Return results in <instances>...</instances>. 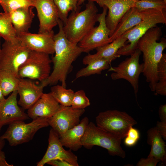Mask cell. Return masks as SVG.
<instances>
[{
    "instance_id": "1",
    "label": "cell",
    "mask_w": 166,
    "mask_h": 166,
    "mask_svg": "<svg viewBox=\"0 0 166 166\" xmlns=\"http://www.w3.org/2000/svg\"><path fill=\"white\" fill-rule=\"evenodd\" d=\"M58 25L59 31L54 37L55 55L51 60L53 69L48 78L43 81L46 86L59 81L66 87V79L72 64L83 51L77 44L67 38L63 30V24L60 19Z\"/></svg>"
},
{
    "instance_id": "2",
    "label": "cell",
    "mask_w": 166,
    "mask_h": 166,
    "mask_svg": "<svg viewBox=\"0 0 166 166\" xmlns=\"http://www.w3.org/2000/svg\"><path fill=\"white\" fill-rule=\"evenodd\" d=\"M160 27L155 26L149 29L139 40L138 48L142 53L144 68L143 73L149 83L151 91H154L158 81L157 68L166 48V40L162 38Z\"/></svg>"
},
{
    "instance_id": "3",
    "label": "cell",
    "mask_w": 166,
    "mask_h": 166,
    "mask_svg": "<svg viewBox=\"0 0 166 166\" xmlns=\"http://www.w3.org/2000/svg\"><path fill=\"white\" fill-rule=\"evenodd\" d=\"M98 11L95 2L88 1L84 10L72 11L63 26L67 38L77 44L94 27Z\"/></svg>"
},
{
    "instance_id": "4",
    "label": "cell",
    "mask_w": 166,
    "mask_h": 166,
    "mask_svg": "<svg viewBox=\"0 0 166 166\" xmlns=\"http://www.w3.org/2000/svg\"><path fill=\"white\" fill-rule=\"evenodd\" d=\"M146 10L143 19L122 35L127 41L124 46L118 52L117 54L120 56L130 55L137 48L139 40L149 29L156 26L158 24H166V10L155 9Z\"/></svg>"
},
{
    "instance_id": "5",
    "label": "cell",
    "mask_w": 166,
    "mask_h": 166,
    "mask_svg": "<svg viewBox=\"0 0 166 166\" xmlns=\"http://www.w3.org/2000/svg\"><path fill=\"white\" fill-rule=\"evenodd\" d=\"M122 140L91 122L81 138V142L86 148L90 149L94 146H99L107 149L110 155L124 158L126 153L121 146Z\"/></svg>"
},
{
    "instance_id": "6",
    "label": "cell",
    "mask_w": 166,
    "mask_h": 166,
    "mask_svg": "<svg viewBox=\"0 0 166 166\" xmlns=\"http://www.w3.org/2000/svg\"><path fill=\"white\" fill-rule=\"evenodd\" d=\"M95 119L97 126L122 139L126 136L130 128L137 124L126 113L116 110L100 112Z\"/></svg>"
},
{
    "instance_id": "7",
    "label": "cell",
    "mask_w": 166,
    "mask_h": 166,
    "mask_svg": "<svg viewBox=\"0 0 166 166\" xmlns=\"http://www.w3.org/2000/svg\"><path fill=\"white\" fill-rule=\"evenodd\" d=\"M49 126L48 119L40 118L25 123L23 121H14L9 124L1 137L6 140L11 146H14L31 140L40 129Z\"/></svg>"
},
{
    "instance_id": "8",
    "label": "cell",
    "mask_w": 166,
    "mask_h": 166,
    "mask_svg": "<svg viewBox=\"0 0 166 166\" xmlns=\"http://www.w3.org/2000/svg\"><path fill=\"white\" fill-rule=\"evenodd\" d=\"M51 62L49 54L31 51L26 60L19 68L18 77L41 82L45 80L50 74Z\"/></svg>"
},
{
    "instance_id": "9",
    "label": "cell",
    "mask_w": 166,
    "mask_h": 166,
    "mask_svg": "<svg viewBox=\"0 0 166 166\" xmlns=\"http://www.w3.org/2000/svg\"><path fill=\"white\" fill-rule=\"evenodd\" d=\"M141 51L136 48L130 57L121 62L117 66H110L109 71H113L111 75L113 80L124 79L128 81L132 87L136 98L139 90V76L143 73V63L140 64L139 57Z\"/></svg>"
},
{
    "instance_id": "10",
    "label": "cell",
    "mask_w": 166,
    "mask_h": 166,
    "mask_svg": "<svg viewBox=\"0 0 166 166\" xmlns=\"http://www.w3.org/2000/svg\"><path fill=\"white\" fill-rule=\"evenodd\" d=\"M31 51L19 40L14 43L5 41L0 53V70L9 71L19 77V68Z\"/></svg>"
},
{
    "instance_id": "11",
    "label": "cell",
    "mask_w": 166,
    "mask_h": 166,
    "mask_svg": "<svg viewBox=\"0 0 166 166\" xmlns=\"http://www.w3.org/2000/svg\"><path fill=\"white\" fill-rule=\"evenodd\" d=\"M102 7V12L97 16L99 25L93 28L77 44L83 52L89 53L112 42L110 38V31L105 22L108 9L105 6Z\"/></svg>"
},
{
    "instance_id": "12",
    "label": "cell",
    "mask_w": 166,
    "mask_h": 166,
    "mask_svg": "<svg viewBox=\"0 0 166 166\" xmlns=\"http://www.w3.org/2000/svg\"><path fill=\"white\" fill-rule=\"evenodd\" d=\"M85 112V109H75L71 106L61 105L58 110L48 119L49 125L60 136L68 130L77 125L80 122V117Z\"/></svg>"
},
{
    "instance_id": "13",
    "label": "cell",
    "mask_w": 166,
    "mask_h": 166,
    "mask_svg": "<svg viewBox=\"0 0 166 166\" xmlns=\"http://www.w3.org/2000/svg\"><path fill=\"white\" fill-rule=\"evenodd\" d=\"M63 146L59 135L51 128L47 150L42 159L37 163V166H43L50 160L59 159L67 161L72 166H78L77 156L71 150H66Z\"/></svg>"
},
{
    "instance_id": "14",
    "label": "cell",
    "mask_w": 166,
    "mask_h": 166,
    "mask_svg": "<svg viewBox=\"0 0 166 166\" xmlns=\"http://www.w3.org/2000/svg\"><path fill=\"white\" fill-rule=\"evenodd\" d=\"M140 0H88L96 2L101 7H107L108 13L105 17V22L110 31V37L123 15Z\"/></svg>"
},
{
    "instance_id": "15",
    "label": "cell",
    "mask_w": 166,
    "mask_h": 166,
    "mask_svg": "<svg viewBox=\"0 0 166 166\" xmlns=\"http://www.w3.org/2000/svg\"><path fill=\"white\" fill-rule=\"evenodd\" d=\"M39 24L38 33L49 32L58 25L59 19L57 7L53 0H33Z\"/></svg>"
},
{
    "instance_id": "16",
    "label": "cell",
    "mask_w": 166,
    "mask_h": 166,
    "mask_svg": "<svg viewBox=\"0 0 166 166\" xmlns=\"http://www.w3.org/2000/svg\"><path fill=\"white\" fill-rule=\"evenodd\" d=\"M53 30L49 32L33 34L29 32L18 36L19 40L31 51L44 53L49 55L54 53V35Z\"/></svg>"
},
{
    "instance_id": "17",
    "label": "cell",
    "mask_w": 166,
    "mask_h": 166,
    "mask_svg": "<svg viewBox=\"0 0 166 166\" xmlns=\"http://www.w3.org/2000/svg\"><path fill=\"white\" fill-rule=\"evenodd\" d=\"M17 95V90L14 91L7 98L0 103V132L5 125L30 118L24 110L18 106Z\"/></svg>"
},
{
    "instance_id": "18",
    "label": "cell",
    "mask_w": 166,
    "mask_h": 166,
    "mask_svg": "<svg viewBox=\"0 0 166 166\" xmlns=\"http://www.w3.org/2000/svg\"><path fill=\"white\" fill-rule=\"evenodd\" d=\"M33 80L27 78H20L17 89L19 96L18 105L23 110H28L43 93V89L45 85L43 81L38 85Z\"/></svg>"
},
{
    "instance_id": "19",
    "label": "cell",
    "mask_w": 166,
    "mask_h": 166,
    "mask_svg": "<svg viewBox=\"0 0 166 166\" xmlns=\"http://www.w3.org/2000/svg\"><path fill=\"white\" fill-rule=\"evenodd\" d=\"M61 105L50 93H43L38 99L27 110V114L33 120L48 119L59 109Z\"/></svg>"
},
{
    "instance_id": "20",
    "label": "cell",
    "mask_w": 166,
    "mask_h": 166,
    "mask_svg": "<svg viewBox=\"0 0 166 166\" xmlns=\"http://www.w3.org/2000/svg\"><path fill=\"white\" fill-rule=\"evenodd\" d=\"M89 123L88 118L85 117L77 125L68 130L59 136L62 145L75 151L80 148L82 146L81 139Z\"/></svg>"
},
{
    "instance_id": "21",
    "label": "cell",
    "mask_w": 166,
    "mask_h": 166,
    "mask_svg": "<svg viewBox=\"0 0 166 166\" xmlns=\"http://www.w3.org/2000/svg\"><path fill=\"white\" fill-rule=\"evenodd\" d=\"M127 38L122 35L111 43L97 48L96 53L89 54L83 59V63L87 65L93 60L97 58L111 59L113 61L120 56L118 55V50L125 45Z\"/></svg>"
},
{
    "instance_id": "22",
    "label": "cell",
    "mask_w": 166,
    "mask_h": 166,
    "mask_svg": "<svg viewBox=\"0 0 166 166\" xmlns=\"http://www.w3.org/2000/svg\"><path fill=\"white\" fill-rule=\"evenodd\" d=\"M146 12V10H140L135 7L131 8L121 18L110 39L113 41L140 22L144 18Z\"/></svg>"
},
{
    "instance_id": "23",
    "label": "cell",
    "mask_w": 166,
    "mask_h": 166,
    "mask_svg": "<svg viewBox=\"0 0 166 166\" xmlns=\"http://www.w3.org/2000/svg\"><path fill=\"white\" fill-rule=\"evenodd\" d=\"M34 7L22 8L9 13L11 22L18 36L28 32L35 16Z\"/></svg>"
},
{
    "instance_id": "24",
    "label": "cell",
    "mask_w": 166,
    "mask_h": 166,
    "mask_svg": "<svg viewBox=\"0 0 166 166\" xmlns=\"http://www.w3.org/2000/svg\"><path fill=\"white\" fill-rule=\"evenodd\" d=\"M147 143L151 148L148 156H152L164 163H166L165 142L156 127L152 128L147 131Z\"/></svg>"
},
{
    "instance_id": "25",
    "label": "cell",
    "mask_w": 166,
    "mask_h": 166,
    "mask_svg": "<svg viewBox=\"0 0 166 166\" xmlns=\"http://www.w3.org/2000/svg\"><path fill=\"white\" fill-rule=\"evenodd\" d=\"M112 61L113 60L111 59H95L87 65V66L79 70L76 74L75 79L92 75L101 74L103 71L109 69Z\"/></svg>"
},
{
    "instance_id": "26",
    "label": "cell",
    "mask_w": 166,
    "mask_h": 166,
    "mask_svg": "<svg viewBox=\"0 0 166 166\" xmlns=\"http://www.w3.org/2000/svg\"><path fill=\"white\" fill-rule=\"evenodd\" d=\"M0 36L5 41L12 43L19 41L12 25L10 13H0Z\"/></svg>"
},
{
    "instance_id": "27",
    "label": "cell",
    "mask_w": 166,
    "mask_h": 166,
    "mask_svg": "<svg viewBox=\"0 0 166 166\" xmlns=\"http://www.w3.org/2000/svg\"><path fill=\"white\" fill-rule=\"evenodd\" d=\"M20 78L7 71L0 70V87L4 97L17 90Z\"/></svg>"
},
{
    "instance_id": "28",
    "label": "cell",
    "mask_w": 166,
    "mask_h": 166,
    "mask_svg": "<svg viewBox=\"0 0 166 166\" xmlns=\"http://www.w3.org/2000/svg\"><path fill=\"white\" fill-rule=\"evenodd\" d=\"M50 92L53 97L61 105L70 106L71 105L74 92L71 89H67L61 85L52 87Z\"/></svg>"
},
{
    "instance_id": "29",
    "label": "cell",
    "mask_w": 166,
    "mask_h": 166,
    "mask_svg": "<svg viewBox=\"0 0 166 166\" xmlns=\"http://www.w3.org/2000/svg\"><path fill=\"white\" fill-rule=\"evenodd\" d=\"M53 0L57 7L59 19L63 24L67 21L69 12L80 11V7L77 5L78 0Z\"/></svg>"
},
{
    "instance_id": "30",
    "label": "cell",
    "mask_w": 166,
    "mask_h": 166,
    "mask_svg": "<svg viewBox=\"0 0 166 166\" xmlns=\"http://www.w3.org/2000/svg\"><path fill=\"white\" fill-rule=\"evenodd\" d=\"M158 81L154 92L157 95H166V54L163 53L157 68Z\"/></svg>"
},
{
    "instance_id": "31",
    "label": "cell",
    "mask_w": 166,
    "mask_h": 166,
    "mask_svg": "<svg viewBox=\"0 0 166 166\" xmlns=\"http://www.w3.org/2000/svg\"><path fill=\"white\" fill-rule=\"evenodd\" d=\"M0 4L4 12L7 13L20 8L34 7L33 0H1Z\"/></svg>"
},
{
    "instance_id": "32",
    "label": "cell",
    "mask_w": 166,
    "mask_h": 166,
    "mask_svg": "<svg viewBox=\"0 0 166 166\" xmlns=\"http://www.w3.org/2000/svg\"><path fill=\"white\" fill-rule=\"evenodd\" d=\"M134 7L140 10L155 9L166 10V1L164 0H141L136 2Z\"/></svg>"
},
{
    "instance_id": "33",
    "label": "cell",
    "mask_w": 166,
    "mask_h": 166,
    "mask_svg": "<svg viewBox=\"0 0 166 166\" xmlns=\"http://www.w3.org/2000/svg\"><path fill=\"white\" fill-rule=\"evenodd\" d=\"M89 99L83 90L74 92L71 106L77 109H85L90 105Z\"/></svg>"
},
{
    "instance_id": "34",
    "label": "cell",
    "mask_w": 166,
    "mask_h": 166,
    "mask_svg": "<svg viewBox=\"0 0 166 166\" xmlns=\"http://www.w3.org/2000/svg\"><path fill=\"white\" fill-rule=\"evenodd\" d=\"M140 137L139 131L131 127L129 128L126 136L124 138V143L128 147H132L136 144Z\"/></svg>"
},
{
    "instance_id": "35",
    "label": "cell",
    "mask_w": 166,
    "mask_h": 166,
    "mask_svg": "<svg viewBox=\"0 0 166 166\" xmlns=\"http://www.w3.org/2000/svg\"><path fill=\"white\" fill-rule=\"evenodd\" d=\"M160 161L152 156H148L146 158H141L137 163V166H156Z\"/></svg>"
},
{
    "instance_id": "36",
    "label": "cell",
    "mask_w": 166,
    "mask_h": 166,
    "mask_svg": "<svg viewBox=\"0 0 166 166\" xmlns=\"http://www.w3.org/2000/svg\"><path fill=\"white\" fill-rule=\"evenodd\" d=\"M163 138L166 140V122L157 121L156 126Z\"/></svg>"
},
{
    "instance_id": "37",
    "label": "cell",
    "mask_w": 166,
    "mask_h": 166,
    "mask_svg": "<svg viewBox=\"0 0 166 166\" xmlns=\"http://www.w3.org/2000/svg\"><path fill=\"white\" fill-rule=\"evenodd\" d=\"M47 164L53 166H72L67 161L59 159L50 160Z\"/></svg>"
},
{
    "instance_id": "38",
    "label": "cell",
    "mask_w": 166,
    "mask_h": 166,
    "mask_svg": "<svg viewBox=\"0 0 166 166\" xmlns=\"http://www.w3.org/2000/svg\"><path fill=\"white\" fill-rule=\"evenodd\" d=\"M159 114L161 121L166 122V104L160 105L159 109Z\"/></svg>"
},
{
    "instance_id": "39",
    "label": "cell",
    "mask_w": 166,
    "mask_h": 166,
    "mask_svg": "<svg viewBox=\"0 0 166 166\" xmlns=\"http://www.w3.org/2000/svg\"><path fill=\"white\" fill-rule=\"evenodd\" d=\"M13 166V164H10L6 161L4 152L2 150L0 151V166Z\"/></svg>"
},
{
    "instance_id": "40",
    "label": "cell",
    "mask_w": 166,
    "mask_h": 166,
    "mask_svg": "<svg viewBox=\"0 0 166 166\" xmlns=\"http://www.w3.org/2000/svg\"><path fill=\"white\" fill-rule=\"evenodd\" d=\"M5 144V140L0 136V151L2 150L4 148Z\"/></svg>"
},
{
    "instance_id": "41",
    "label": "cell",
    "mask_w": 166,
    "mask_h": 166,
    "mask_svg": "<svg viewBox=\"0 0 166 166\" xmlns=\"http://www.w3.org/2000/svg\"><path fill=\"white\" fill-rule=\"evenodd\" d=\"M5 99L0 87V103L4 100Z\"/></svg>"
},
{
    "instance_id": "42",
    "label": "cell",
    "mask_w": 166,
    "mask_h": 166,
    "mask_svg": "<svg viewBox=\"0 0 166 166\" xmlns=\"http://www.w3.org/2000/svg\"><path fill=\"white\" fill-rule=\"evenodd\" d=\"M85 1V0H78L77 3V6H79L81 5L84 3Z\"/></svg>"
},
{
    "instance_id": "43",
    "label": "cell",
    "mask_w": 166,
    "mask_h": 166,
    "mask_svg": "<svg viewBox=\"0 0 166 166\" xmlns=\"http://www.w3.org/2000/svg\"><path fill=\"white\" fill-rule=\"evenodd\" d=\"M1 37L0 36V53L1 49Z\"/></svg>"
},
{
    "instance_id": "44",
    "label": "cell",
    "mask_w": 166,
    "mask_h": 166,
    "mask_svg": "<svg viewBox=\"0 0 166 166\" xmlns=\"http://www.w3.org/2000/svg\"><path fill=\"white\" fill-rule=\"evenodd\" d=\"M164 1H166V0H164Z\"/></svg>"
},
{
    "instance_id": "45",
    "label": "cell",
    "mask_w": 166,
    "mask_h": 166,
    "mask_svg": "<svg viewBox=\"0 0 166 166\" xmlns=\"http://www.w3.org/2000/svg\"><path fill=\"white\" fill-rule=\"evenodd\" d=\"M1 0H0V1Z\"/></svg>"
}]
</instances>
